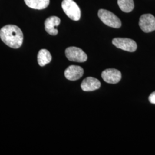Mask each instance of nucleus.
I'll use <instances>...</instances> for the list:
<instances>
[{
	"label": "nucleus",
	"mask_w": 155,
	"mask_h": 155,
	"mask_svg": "<svg viewBox=\"0 0 155 155\" xmlns=\"http://www.w3.org/2000/svg\"><path fill=\"white\" fill-rule=\"evenodd\" d=\"M0 38L5 45L15 49L20 48L23 42L22 31L15 25H7L1 28Z\"/></svg>",
	"instance_id": "nucleus-1"
},
{
	"label": "nucleus",
	"mask_w": 155,
	"mask_h": 155,
	"mask_svg": "<svg viewBox=\"0 0 155 155\" xmlns=\"http://www.w3.org/2000/svg\"><path fill=\"white\" fill-rule=\"evenodd\" d=\"M67 58L70 61L84 62L87 59V56L83 50L76 47H68L65 51Z\"/></svg>",
	"instance_id": "nucleus-4"
},
{
	"label": "nucleus",
	"mask_w": 155,
	"mask_h": 155,
	"mask_svg": "<svg viewBox=\"0 0 155 155\" xmlns=\"http://www.w3.org/2000/svg\"><path fill=\"white\" fill-rule=\"evenodd\" d=\"M81 89L84 91H92L100 89L101 82L96 78L88 77L85 78L81 83Z\"/></svg>",
	"instance_id": "nucleus-10"
},
{
	"label": "nucleus",
	"mask_w": 155,
	"mask_h": 155,
	"mask_svg": "<svg viewBox=\"0 0 155 155\" xmlns=\"http://www.w3.org/2000/svg\"><path fill=\"white\" fill-rule=\"evenodd\" d=\"M61 19L56 16H51L47 18L45 21V29L51 35L55 36L58 33L56 27L60 24Z\"/></svg>",
	"instance_id": "nucleus-9"
},
{
	"label": "nucleus",
	"mask_w": 155,
	"mask_h": 155,
	"mask_svg": "<svg viewBox=\"0 0 155 155\" xmlns=\"http://www.w3.org/2000/svg\"><path fill=\"white\" fill-rule=\"evenodd\" d=\"M149 101L151 104H155V91L150 94V97H149Z\"/></svg>",
	"instance_id": "nucleus-14"
},
{
	"label": "nucleus",
	"mask_w": 155,
	"mask_h": 155,
	"mask_svg": "<svg viewBox=\"0 0 155 155\" xmlns=\"http://www.w3.org/2000/svg\"><path fill=\"white\" fill-rule=\"evenodd\" d=\"M61 7L67 16L74 21L79 20L81 15L80 8L73 0H63Z\"/></svg>",
	"instance_id": "nucleus-2"
},
{
	"label": "nucleus",
	"mask_w": 155,
	"mask_h": 155,
	"mask_svg": "<svg viewBox=\"0 0 155 155\" xmlns=\"http://www.w3.org/2000/svg\"><path fill=\"white\" fill-rule=\"evenodd\" d=\"M112 43L118 48L130 52H134L137 48L136 43L128 38H114L112 40Z\"/></svg>",
	"instance_id": "nucleus-5"
},
{
	"label": "nucleus",
	"mask_w": 155,
	"mask_h": 155,
	"mask_svg": "<svg viewBox=\"0 0 155 155\" xmlns=\"http://www.w3.org/2000/svg\"><path fill=\"white\" fill-rule=\"evenodd\" d=\"M117 3L120 9L126 13L132 11L134 7L133 0H118Z\"/></svg>",
	"instance_id": "nucleus-13"
},
{
	"label": "nucleus",
	"mask_w": 155,
	"mask_h": 155,
	"mask_svg": "<svg viewBox=\"0 0 155 155\" xmlns=\"http://www.w3.org/2000/svg\"><path fill=\"white\" fill-rule=\"evenodd\" d=\"M98 16L100 20L109 27L114 28H119L121 27L120 19L111 12L101 9L98 11Z\"/></svg>",
	"instance_id": "nucleus-3"
},
{
	"label": "nucleus",
	"mask_w": 155,
	"mask_h": 155,
	"mask_svg": "<svg viewBox=\"0 0 155 155\" xmlns=\"http://www.w3.org/2000/svg\"><path fill=\"white\" fill-rule=\"evenodd\" d=\"M139 26L145 33L155 31V17L151 14H144L140 18Z\"/></svg>",
	"instance_id": "nucleus-6"
},
{
	"label": "nucleus",
	"mask_w": 155,
	"mask_h": 155,
	"mask_svg": "<svg viewBox=\"0 0 155 155\" xmlns=\"http://www.w3.org/2000/svg\"><path fill=\"white\" fill-rule=\"evenodd\" d=\"M52 60V56L50 52L45 49L39 51L38 55V61L40 66H45L50 63Z\"/></svg>",
	"instance_id": "nucleus-12"
},
{
	"label": "nucleus",
	"mask_w": 155,
	"mask_h": 155,
	"mask_svg": "<svg viewBox=\"0 0 155 155\" xmlns=\"http://www.w3.org/2000/svg\"><path fill=\"white\" fill-rule=\"evenodd\" d=\"M83 68L79 66L71 65L68 67L64 71V76L70 81H77L83 76Z\"/></svg>",
	"instance_id": "nucleus-8"
},
{
	"label": "nucleus",
	"mask_w": 155,
	"mask_h": 155,
	"mask_svg": "<svg viewBox=\"0 0 155 155\" xmlns=\"http://www.w3.org/2000/svg\"><path fill=\"white\" fill-rule=\"evenodd\" d=\"M28 7L34 9H44L50 4V0H24Z\"/></svg>",
	"instance_id": "nucleus-11"
},
{
	"label": "nucleus",
	"mask_w": 155,
	"mask_h": 155,
	"mask_svg": "<svg viewBox=\"0 0 155 155\" xmlns=\"http://www.w3.org/2000/svg\"><path fill=\"white\" fill-rule=\"evenodd\" d=\"M101 77L106 83L116 84L118 83L121 79V72L114 68L106 69L102 72Z\"/></svg>",
	"instance_id": "nucleus-7"
}]
</instances>
